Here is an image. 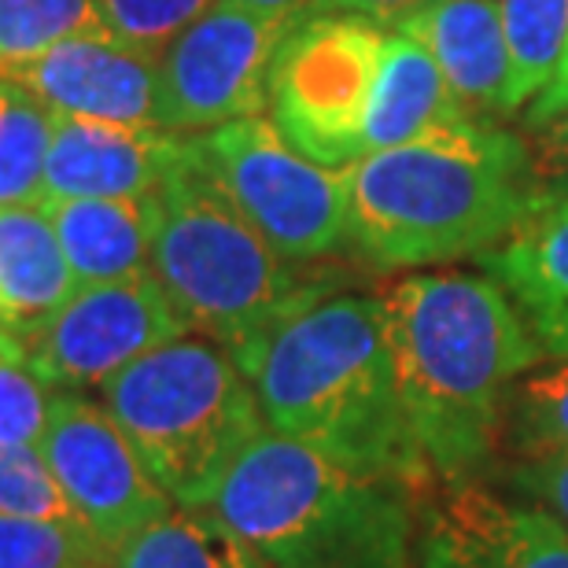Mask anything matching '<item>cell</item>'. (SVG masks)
Returning <instances> with one entry per match:
<instances>
[{
    "label": "cell",
    "mask_w": 568,
    "mask_h": 568,
    "mask_svg": "<svg viewBox=\"0 0 568 568\" xmlns=\"http://www.w3.org/2000/svg\"><path fill=\"white\" fill-rule=\"evenodd\" d=\"M78 292L41 203L0 207V339L22 344Z\"/></svg>",
    "instance_id": "e0dca14e"
},
{
    "label": "cell",
    "mask_w": 568,
    "mask_h": 568,
    "mask_svg": "<svg viewBox=\"0 0 568 568\" xmlns=\"http://www.w3.org/2000/svg\"><path fill=\"white\" fill-rule=\"evenodd\" d=\"M288 22L219 0L189 22L159 60V126L207 133L266 115L270 71Z\"/></svg>",
    "instance_id": "9c48e42d"
},
{
    "label": "cell",
    "mask_w": 568,
    "mask_h": 568,
    "mask_svg": "<svg viewBox=\"0 0 568 568\" xmlns=\"http://www.w3.org/2000/svg\"><path fill=\"white\" fill-rule=\"evenodd\" d=\"M270 432L358 476L422 487L428 465L406 425L381 295L325 292L236 351Z\"/></svg>",
    "instance_id": "7a4b0ae2"
},
{
    "label": "cell",
    "mask_w": 568,
    "mask_h": 568,
    "mask_svg": "<svg viewBox=\"0 0 568 568\" xmlns=\"http://www.w3.org/2000/svg\"><path fill=\"white\" fill-rule=\"evenodd\" d=\"M52 111L11 78H0V207L44 200Z\"/></svg>",
    "instance_id": "44dd1931"
},
{
    "label": "cell",
    "mask_w": 568,
    "mask_h": 568,
    "mask_svg": "<svg viewBox=\"0 0 568 568\" xmlns=\"http://www.w3.org/2000/svg\"><path fill=\"white\" fill-rule=\"evenodd\" d=\"M514 300L542 355L568 362V192H536L503 244L480 255Z\"/></svg>",
    "instance_id": "2e32d148"
},
{
    "label": "cell",
    "mask_w": 568,
    "mask_h": 568,
    "mask_svg": "<svg viewBox=\"0 0 568 568\" xmlns=\"http://www.w3.org/2000/svg\"><path fill=\"white\" fill-rule=\"evenodd\" d=\"M207 509L270 568H417L410 487L339 469L270 428L247 443Z\"/></svg>",
    "instance_id": "277c9868"
},
{
    "label": "cell",
    "mask_w": 568,
    "mask_h": 568,
    "mask_svg": "<svg viewBox=\"0 0 568 568\" xmlns=\"http://www.w3.org/2000/svg\"><path fill=\"white\" fill-rule=\"evenodd\" d=\"M38 97L52 115L159 126V60L108 33H85L52 44L38 60L0 74Z\"/></svg>",
    "instance_id": "4fadbf2b"
},
{
    "label": "cell",
    "mask_w": 568,
    "mask_h": 568,
    "mask_svg": "<svg viewBox=\"0 0 568 568\" xmlns=\"http://www.w3.org/2000/svg\"><path fill=\"white\" fill-rule=\"evenodd\" d=\"M0 514L74 520L38 447H0Z\"/></svg>",
    "instance_id": "83f0119b"
},
{
    "label": "cell",
    "mask_w": 568,
    "mask_h": 568,
    "mask_svg": "<svg viewBox=\"0 0 568 568\" xmlns=\"http://www.w3.org/2000/svg\"><path fill=\"white\" fill-rule=\"evenodd\" d=\"M531 178L539 192H568V108L525 130Z\"/></svg>",
    "instance_id": "f546056e"
},
{
    "label": "cell",
    "mask_w": 568,
    "mask_h": 568,
    "mask_svg": "<svg viewBox=\"0 0 568 568\" xmlns=\"http://www.w3.org/2000/svg\"><path fill=\"white\" fill-rule=\"evenodd\" d=\"M100 399L148 476L185 509H207L233 462L266 428L236 358L189 333L115 373Z\"/></svg>",
    "instance_id": "8992f818"
},
{
    "label": "cell",
    "mask_w": 568,
    "mask_h": 568,
    "mask_svg": "<svg viewBox=\"0 0 568 568\" xmlns=\"http://www.w3.org/2000/svg\"><path fill=\"white\" fill-rule=\"evenodd\" d=\"M388 38L392 27L355 11H314L284 30L266 119L311 163L347 170L366 155Z\"/></svg>",
    "instance_id": "52a82bcc"
},
{
    "label": "cell",
    "mask_w": 568,
    "mask_h": 568,
    "mask_svg": "<svg viewBox=\"0 0 568 568\" xmlns=\"http://www.w3.org/2000/svg\"><path fill=\"white\" fill-rule=\"evenodd\" d=\"M0 344H8V339H0Z\"/></svg>",
    "instance_id": "e575fe53"
},
{
    "label": "cell",
    "mask_w": 568,
    "mask_h": 568,
    "mask_svg": "<svg viewBox=\"0 0 568 568\" xmlns=\"http://www.w3.org/2000/svg\"><path fill=\"white\" fill-rule=\"evenodd\" d=\"M185 333L174 303L144 274L78 288L22 344V362L55 392L104 388L115 373Z\"/></svg>",
    "instance_id": "8fae6325"
},
{
    "label": "cell",
    "mask_w": 568,
    "mask_h": 568,
    "mask_svg": "<svg viewBox=\"0 0 568 568\" xmlns=\"http://www.w3.org/2000/svg\"><path fill=\"white\" fill-rule=\"evenodd\" d=\"M230 4L247 8V11H258V16L277 19V22H288V27H292V22L314 16L322 0H230Z\"/></svg>",
    "instance_id": "d6a6232c"
},
{
    "label": "cell",
    "mask_w": 568,
    "mask_h": 568,
    "mask_svg": "<svg viewBox=\"0 0 568 568\" xmlns=\"http://www.w3.org/2000/svg\"><path fill=\"white\" fill-rule=\"evenodd\" d=\"M148 274L174 303L189 333L230 355L255 344L281 317L333 292V281L306 277L258 236L241 211L189 159L152 196V263Z\"/></svg>",
    "instance_id": "5b68a950"
},
{
    "label": "cell",
    "mask_w": 568,
    "mask_h": 568,
    "mask_svg": "<svg viewBox=\"0 0 568 568\" xmlns=\"http://www.w3.org/2000/svg\"><path fill=\"white\" fill-rule=\"evenodd\" d=\"M38 450L71 517L111 558L122 542L174 509L108 406L89 403L82 392L55 395Z\"/></svg>",
    "instance_id": "30bf717a"
},
{
    "label": "cell",
    "mask_w": 568,
    "mask_h": 568,
    "mask_svg": "<svg viewBox=\"0 0 568 568\" xmlns=\"http://www.w3.org/2000/svg\"><path fill=\"white\" fill-rule=\"evenodd\" d=\"M219 0H93L108 38L159 55L189 22L211 11Z\"/></svg>",
    "instance_id": "484cf974"
},
{
    "label": "cell",
    "mask_w": 568,
    "mask_h": 568,
    "mask_svg": "<svg viewBox=\"0 0 568 568\" xmlns=\"http://www.w3.org/2000/svg\"><path fill=\"white\" fill-rule=\"evenodd\" d=\"M425 4H432V0H322L317 11H355V16H369L384 27H395L403 16Z\"/></svg>",
    "instance_id": "1f68e13d"
},
{
    "label": "cell",
    "mask_w": 568,
    "mask_h": 568,
    "mask_svg": "<svg viewBox=\"0 0 568 568\" xmlns=\"http://www.w3.org/2000/svg\"><path fill=\"white\" fill-rule=\"evenodd\" d=\"M344 189L347 247L377 270L480 258L539 192L525 138L484 122L362 155L344 170Z\"/></svg>",
    "instance_id": "3957f363"
},
{
    "label": "cell",
    "mask_w": 568,
    "mask_h": 568,
    "mask_svg": "<svg viewBox=\"0 0 568 568\" xmlns=\"http://www.w3.org/2000/svg\"><path fill=\"white\" fill-rule=\"evenodd\" d=\"M465 122L476 119H469L462 100L450 93L436 60L414 38L392 30L366 126V155L465 126Z\"/></svg>",
    "instance_id": "d6986e66"
},
{
    "label": "cell",
    "mask_w": 568,
    "mask_h": 568,
    "mask_svg": "<svg viewBox=\"0 0 568 568\" xmlns=\"http://www.w3.org/2000/svg\"><path fill=\"white\" fill-rule=\"evenodd\" d=\"M111 554L78 520H38L0 514V568H82Z\"/></svg>",
    "instance_id": "cb8c5ba5"
},
{
    "label": "cell",
    "mask_w": 568,
    "mask_h": 568,
    "mask_svg": "<svg viewBox=\"0 0 568 568\" xmlns=\"http://www.w3.org/2000/svg\"><path fill=\"white\" fill-rule=\"evenodd\" d=\"M509 480L528 503L558 520L568 531V450H550V454H528L517 458L509 469Z\"/></svg>",
    "instance_id": "f1b7e54d"
},
{
    "label": "cell",
    "mask_w": 568,
    "mask_h": 568,
    "mask_svg": "<svg viewBox=\"0 0 568 568\" xmlns=\"http://www.w3.org/2000/svg\"><path fill=\"white\" fill-rule=\"evenodd\" d=\"M55 395L16 347L0 344V447H41Z\"/></svg>",
    "instance_id": "4316f807"
},
{
    "label": "cell",
    "mask_w": 568,
    "mask_h": 568,
    "mask_svg": "<svg viewBox=\"0 0 568 568\" xmlns=\"http://www.w3.org/2000/svg\"><path fill=\"white\" fill-rule=\"evenodd\" d=\"M155 196V192H152ZM152 196L41 200L78 288L144 277L152 263Z\"/></svg>",
    "instance_id": "ac0fdd59"
},
{
    "label": "cell",
    "mask_w": 568,
    "mask_h": 568,
    "mask_svg": "<svg viewBox=\"0 0 568 568\" xmlns=\"http://www.w3.org/2000/svg\"><path fill=\"white\" fill-rule=\"evenodd\" d=\"M82 568H104V565H82Z\"/></svg>",
    "instance_id": "836d02e7"
},
{
    "label": "cell",
    "mask_w": 568,
    "mask_h": 568,
    "mask_svg": "<svg viewBox=\"0 0 568 568\" xmlns=\"http://www.w3.org/2000/svg\"><path fill=\"white\" fill-rule=\"evenodd\" d=\"M392 30L414 38L436 60L469 119L503 126V119L520 111L495 0H432L403 16Z\"/></svg>",
    "instance_id": "9a60e30c"
},
{
    "label": "cell",
    "mask_w": 568,
    "mask_h": 568,
    "mask_svg": "<svg viewBox=\"0 0 568 568\" xmlns=\"http://www.w3.org/2000/svg\"><path fill=\"white\" fill-rule=\"evenodd\" d=\"M115 568H270L252 542L241 539L211 509H170L111 558Z\"/></svg>",
    "instance_id": "ffe728a7"
},
{
    "label": "cell",
    "mask_w": 568,
    "mask_h": 568,
    "mask_svg": "<svg viewBox=\"0 0 568 568\" xmlns=\"http://www.w3.org/2000/svg\"><path fill=\"white\" fill-rule=\"evenodd\" d=\"M85 33H104L93 0H0V74Z\"/></svg>",
    "instance_id": "603a6c76"
},
{
    "label": "cell",
    "mask_w": 568,
    "mask_h": 568,
    "mask_svg": "<svg viewBox=\"0 0 568 568\" xmlns=\"http://www.w3.org/2000/svg\"><path fill=\"white\" fill-rule=\"evenodd\" d=\"M192 159L281 258L300 266L347 247L344 170L311 163L266 115L192 133Z\"/></svg>",
    "instance_id": "ba28073f"
},
{
    "label": "cell",
    "mask_w": 568,
    "mask_h": 568,
    "mask_svg": "<svg viewBox=\"0 0 568 568\" xmlns=\"http://www.w3.org/2000/svg\"><path fill=\"white\" fill-rule=\"evenodd\" d=\"M417 568H568V531L536 503L443 484L417 517Z\"/></svg>",
    "instance_id": "7c38bea8"
},
{
    "label": "cell",
    "mask_w": 568,
    "mask_h": 568,
    "mask_svg": "<svg viewBox=\"0 0 568 568\" xmlns=\"http://www.w3.org/2000/svg\"><path fill=\"white\" fill-rule=\"evenodd\" d=\"M381 306L406 425L432 480H476L503 447L520 377L547 358L539 339L487 274H406L381 292Z\"/></svg>",
    "instance_id": "6da1fadb"
},
{
    "label": "cell",
    "mask_w": 568,
    "mask_h": 568,
    "mask_svg": "<svg viewBox=\"0 0 568 568\" xmlns=\"http://www.w3.org/2000/svg\"><path fill=\"white\" fill-rule=\"evenodd\" d=\"M568 108V41H565V52H561V63L554 78L547 82V89H539L536 97H531V104L525 111V122L520 126H539V122H547L550 115H558V111Z\"/></svg>",
    "instance_id": "4dcf8cb0"
},
{
    "label": "cell",
    "mask_w": 568,
    "mask_h": 568,
    "mask_svg": "<svg viewBox=\"0 0 568 568\" xmlns=\"http://www.w3.org/2000/svg\"><path fill=\"white\" fill-rule=\"evenodd\" d=\"M509 49L517 108L547 89L568 41V0H495Z\"/></svg>",
    "instance_id": "7402d4cb"
},
{
    "label": "cell",
    "mask_w": 568,
    "mask_h": 568,
    "mask_svg": "<svg viewBox=\"0 0 568 568\" xmlns=\"http://www.w3.org/2000/svg\"><path fill=\"white\" fill-rule=\"evenodd\" d=\"M185 159V133L55 115L44 200H144Z\"/></svg>",
    "instance_id": "5bb4252c"
},
{
    "label": "cell",
    "mask_w": 568,
    "mask_h": 568,
    "mask_svg": "<svg viewBox=\"0 0 568 568\" xmlns=\"http://www.w3.org/2000/svg\"><path fill=\"white\" fill-rule=\"evenodd\" d=\"M517 458L568 450V362L528 373L517 384L506 417V439Z\"/></svg>",
    "instance_id": "d4e9b609"
}]
</instances>
